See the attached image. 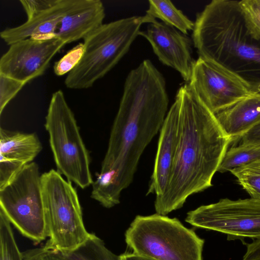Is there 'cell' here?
Segmentation results:
<instances>
[{"label":"cell","instance_id":"1","mask_svg":"<svg viewBox=\"0 0 260 260\" xmlns=\"http://www.w3.org/2000/svg\"><path fill=\"white\" fill-rule=\"evenodd\" d=\"M178 142L169 183L155 198L156 213L181 208L190 196L212 185V178L232 140L188 83L178 90Z\"/></svg>","mask_w":260,"mask_h":260},{"label":"cell","instance_id":"2","mask_svg":"<svg viewBox=\"0 0 260 260\" xmlns=\"http://www.w3.org/2000/svg\"><path fill=\"white\" fill-rule=\"evenodd\" d=\"M165 79L149 59L128 74L100 173L113 171L120 189L132 183L145 149L168 113Z\"/></svg>","mask_w":260,"mask_h":260},{"label":"cell","instance_id":"3","mask_svg":"<svg viewBox=\"0 0 260 260\" xmlns=\"http://www.w3.org/2000/svg\"><path fill=\"white\" fill-rule=\"evenodd\" d=\"M192 41L199 56L260 84V43L246 26L239 1L213 0L196 16Z\"/></svg>","mask_w":260,"mask_h":260},{"label":"cell","instance_id":"4","mask_svg":"<svg viewBox=\"0 0 260 260\" xmlns=\"http://www.w3.org/2000/svg\"><path fill=\"white\" fill-rule=\"evenodd\" d=\"M143 23H146L144 16L122 18L103 24L86 37L83 43V56L67 74L66 86L72 89L92 87L127 52Z\"/></svg>","mask_w":260,"mask_h":260},{"label":"cell","instance_id":"5","mask_svg":"<svg viewBox=\"0 0 260 260\" xmlns=\"http://www.w3.org/2000/svg\"><path fill=\"white\" fill-rule=\"evenodd\" d=\"M125 240L133 252L156 260H202L204 240L176 218L137 215Z\"/></svg>","mask_w":260,"mask_h":260},{"label":"cell","instance_id":"6","mask_svg":"<svg viewBox=\"0 0 260 260\" xmlns=\"http://www.w3.org/2000/svg\"><path fill=\"white\" fill-rule=\"evenodd\" d=\"M41 184L49 237L44 247L59 252L72 250L90 234L84 224L77 192L72 182L54 169L41 175Z\"/></svg>","mask_w":260,"mask_h":260},{"label":"cell","instance_id":"7","mask_svg":"<svg viewBox=\"0 0 260 260\" xmlns=\"http://www.w3.org/2000/svg\"><path fill=\"white\" fill-rule=\"evenodd\" d=\"M45 119L57 171L82 189L92 184L89 153L61 90L52 94Z\"/></svg>","mask_w":260,"mask_h":260},{"label":"cell","instance_id":"8","mask_svg":"<svg viewBox=\"0 0 260 260\" xmlns=\"http://www.w3.org/2000/svg\"><path fill=\"white\" fill-rule=\"evenodd\" d=\"M0 210L24 237L36 243L48 237L38 165H25L0 188Z\"/></svg>","mask_w":260,"mask_h":260},{"label":"cell","instance_id":"9","mask_svg":"<svg viewBox=\"0 0 260 260\" xmlns=\"http://www.w3.org/2000/svg\"><path fill=\"white\" fill-rule=\"evenodd\" d=\"M185 221L196 228L225 234L228 239H259L260 201L252 198L221 199L188 212Z\"/></svg>","mask_w":260,"mask_h":260},{"label":"cell","instance_id":"10","mask_svg":"<svg viewBox=\"0 0 260 260\" xmlns=\"http://www.w3.org/2000/svg\"><path fill=\"white\" fill-rule=\"evenodd\" d=\"M188 83L214 114L258 92L239 76L200 57L193 61Z\"/></svg>","mask_w":260,"mask_h":260},{"label":"cell","instance_id":"11","mask_svg":"<svg viewBox=\"0 0 260 260\" xmlns=\"http://www.w3.org/2000/svg\"><path fill=\"white\" fill-rule=\"evenodd\" d=\"M66 44L56 37H30L9 46L0 59V74L26 84L44 74Z\"/></svg>","mask_w":260,"mask_h":260},{"label":"cell","instance_id":"12","mask_svg":"<svg viewBox=\"0 0 260 260\" xmlns=\"http://www.w3.org/2000/svg\"><path fill=\"white\" fill-rule=\"evenodd\" d=\"M140 35L149 42L161 63L178 72L185 81H189L193 61V43L187 35L154 20L148 23L145 30H140Z\"/></svg>","mask_w":260,"mask_h":260},{"label":"cell","instance_id":"13","mask_svg":"<svg viewBox=\"0 0 260 260\" xmlns=\"http://www.w3.org/2000/svg\"><path fill=\"white\" fill-rule=\"evenodd\" d=\"M93 0H58L53 7L17 26L0 32L1 39L8 45L30 37L55 36L56 28L66 15L90 5Z\"/></svg>","mask_w":260,"mask_h":260},{"label":"cell","instance_id":"14","mask_svg":"<svg viewBox=\"0 0 260 260\" xmlns=\"http://www.w3.org/2000/svg\"><path fill=\"white\" fill-rule=\"evenodd\" d=\"M179 106L176 100L169 109L160 131L153 171L147 194L159 198L168 186L178 142Z\"/></svg>","mask_w":260,"mask_h":260},{"label":"cell","instance_id":"15","mask_svg":"<svg viewBox=\"0 0 260 260\" xmlns=\"http://www.w3.org/2000/svg\"><path fill=\"white\" fill-rule=\"evenodd\" d=\"M105 16L102 2L93 0L88 6L65 16L58 24L55 36L66 44L84 40L104 24Z\"/></svg>","mask_w":260,"mask_h":260},{"label":"cell","instance_id":"16","mask_svg":"<svg viewBox=\"0 0 260 260\" xmlns=\"http://www.w3.org/2000/svg\"><path fill=\"white\" fill-rule=\"evenodd\" d=\"M232 142L260 123V92L254 93L215 114Z\"/></svg>","mask_w":260,"mask_h":260},{"label":"cell","instance_id":"17","mask_svg":"<svg viewBox=\"0 0 260 260\" xmlns=\"http://www.w3.org/2000/svg\"><path fill=\"white\" fill-rule=\"evenodd\" d=\"M42 146L35 133L26 134L0 128V156L23 165L32 162Z\"/></svg>","mask_w":260,"mask_h":260},{"label":"cell","instance_id":"18","mask_svg":"<svg viewBox=\"0 0 260 260\" xmlns=\"http://www.w3.org/2000/svg\"><path fill=\"white\" fill-rule=\"evenodd\" d=\"M148 3V8L145 15L148 20V23L158 19L161 22L185 35L188 31L193 30L194 22L178 9L171 1L149 0Z\"/></svg>","mask_w":260,"mask_h":260},{"label":"cell","instance_id":"19","mask_svg":"<svg viewBox=\"0 0 260 260\" xmlns=\"http://www.w3.org/2000/svg\"><path fill=\"white\" fill-rule=\"evenodd\" d=\"M56 251L64 260H119V255L109 250L103 241L93 233H90L87 239L76 248Z\"/></svg>","mask_w":260,"mask_h":260},{"label":"cell","instance_id":"20","mask_svg":"<svg viewBox=\"0 0 260 260\" xmlns=\"http://www.w3.org/2000/svg\"><path fill=\"white\" fill-rule=\"evenodd\" d=\"M260 159V146L243 145L228 148L218 167L217 172L223 173Z\"/></svg>","mask_w":260,"mask_h":260},{"label":"cell","instance_id":"21","mask_svg":"<svg viewBox=\"0 0 260 260\" xmlns=\"http://www.w3.org/2000/svg\"><path fill=\"white\" fill-rule=\"evenodd\" d=\"M250 198L260 201V159L230 172Z\"/></svg>","mask_w":260,"mask_h":260},{"label":"cell","instance_id":"22","mask_svg":"<svg viewBox=\"0 0 260 260\" xmlns=\"http://www.w3.org/2000/svg\"><path fill=\"white\" fill-rule=\"evenodd\" d=\"M0 260H23L15 239L11 224L0 210Z\"/></svg>","mask_w":260,"mask_h":260},{"label":"cell","instance_id":"23","mask_svg":"<svg viewBox=\"0 0 260 260\" xmlns=\"http://www.w3.org/2000/svg\"><path fill=\"white\" fill-rule=\"evenodd\" d=\"M239 5L250 34L260 43V0H242Z\"/></svg>","mask_w":260,"mask_h":260},{"label":"cell","instance_id":"24","mask_svg":"<svg viewBox=\"0 0 260 260\" xmlns=\"http://www.w3.org/2000/svg\"><path fill=\"white\" fill-rule=\"evenodd\" d=\"M83 53V43H80L54 63L53 66L54 74L58 76L68 74L79 63Z\"/></svg>","mask_w":260,"mask_h":260},{"label":"cell","instance_id":"25","mask_svg":"<svg viewBox=\"0 0 260 260\" xmlns=\"http://www.w3.org/2000/svg\"><path fill=\"white\" fill-rule=\"evenodd\" d=\"M25 83L0 74V115Z\"/></svg>","mask_w":260,"mask_h":260},{"label":"cell","instance_id":"26","mask_svg":"<svg viewBox=\"0 0 260 260\" xmlns=\"http://www.w3.org/2000/svg\"><path fill=\"white\" fill-rule=\"evenodd\" d=\"M25 165L0 156V188L10 182Z\"/></svg>","mask_w":260,"mask_h":260},{"label":"cell","instance_id":"27","mask_svg":"<svg viewBox=\"0 0 260 260\" xmlns=\"http://www.w3.org/2000/svg\"><path fill=\"white\" fill-rule=\"evenodd\" d=\"M58 0H20L27 19H31L50 9Z\"/></svg>","mask_w":260,"mask_h":260},{"label":"cell","instance_id":"28","mask_svg":"<svg viewBox=\"0 0 260 260\" xmlns=\"http://www.w3.org/2000/svg\"><path fill=\"white\" fill-rule=\"evenodd\" d=\"M22 255L23 260H64L56 251L44 247L28 250Z\"/></svg>","mask_w":260,"mask_h":260},{"label":"cell","instance_id":"29","mask_svg":"<svg viewBox=\"0 0 260 260\" xmlns=\"http://www.w3.org/2000/svg\"><path fill=\"white\" fill-rule=\"evenodd\" d=\"M241 144L247 145L260 142V123L244 134L239 139Z\"/></svg>","mask_w":260,"mask_h":260},{"label":"cell","instance_id":"30","mask_svg":"<svg viewBox=\"0 0 260 260\" xmlns=\"http://www.w3.org/2000/svg\"><path fill=\"white\" fill-rule=\"evenodd\" d=\"M242 260H260V238L254 239L247 245Z\"/></svg>","mask_w":260,"mask_h":260},{"label":"cell","instance_id":"31","mask_svg":"<svg viewBox=\"0 0 260 260\" xmlns=\"http://www.w3.org/2000/svg\"><path fill=\"white\" fill-rule=\"evenodd\" d=\"M119 260H156L134 252L125 253L119 255Z\"/></svg>","mask_w":260,"mask_h":260},{"label":"cell","instance_id":"32","mask_svg":"<svg viewBox=\"0 0 260 260\" xmlns=\"http://www.w3.org/2000/svg\"><path fill=\"white\" fill-rule=\"evenodd\" d=\"M258 92H260V84L259 85V86L258 87Z\"/></svg>","mask_w":260,"mask_h":260}]
</instances>
